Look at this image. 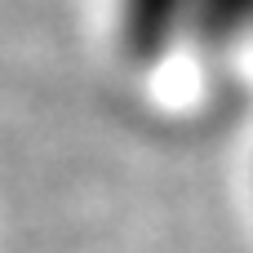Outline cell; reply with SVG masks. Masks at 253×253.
I'll return each instance as SVG.
<instances>
[{"label": "cell", "instance_id": "6da1fadb", "mask_svg": "<svg viewBox=\"0 0 253 253\" xmlns=\"http://www.w3.org/2000/svg\"><path fill=\"white\" fill-rule=\"evenodd\" d=\"M191 0H120V40L133 62L160 58L187 27Z\"/></svg>", "mask_w": 253, "mask_h": 253}]
</instances>
